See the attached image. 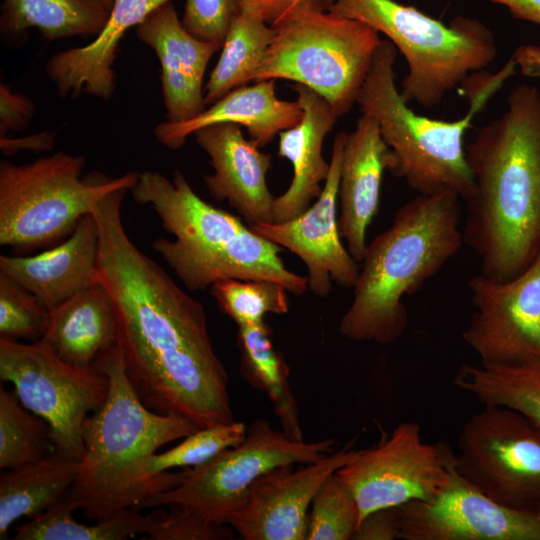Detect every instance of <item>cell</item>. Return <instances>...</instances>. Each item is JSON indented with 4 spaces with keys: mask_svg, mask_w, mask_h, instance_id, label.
<instances>
[{
    "mask_svg": "<svg viewBox=\"0 0 540 540\" xmlns=\"http://www.w3.org/2000/svg\"><path fill=\"white\" fill-rule=\"evenodd\" d=\"M170 510L151 512L153 524L149 540H223L232 539L229 524L208 521L181 505H169Z\"/></svg>",
    "mask_w": 540,
    "mask_h": 540,
    "instance_id": "obj_37",
    "label": "cell"
},
{
    "mask_svg": "<svg viewBox=\"0 0 540 540\" xmlns=\"http://www.w3.org/2000/svg\"><path fill=\"white\" fill-rule=\"evenodd\" d=\"M302 107L298 124L279 133L278 156L287 159L293 176L287 190L275 197L272 222L291 220L311 206L322 191L330 162L322 154L324 139L339 118L330 104L312 89L294 83Z\"/></svg>",
    "mask_w": 540,
    "mask_h": 540,
    "instance_id": "obj_22",
    "label": "cell"
},
{
    "mask_svg": "<svg viewBox=\"0 0 540 540\" xmlns=\"http://www.w3.org/2000/svg\"><path fill=\"white\" fill-rule=\"evenodd\" d=\"M236 12V0H186L182 23L195 37L222 46Z\"/></svg>",
    "mask_w": 540,
    "mask_h": 540,
    "instance_id": "obj_38",
    "label": "cell"
},
{
    "mask_svg": "<svg viewBox=\"0 0 540 540\" xmlns=\"http://www.w3.org/2000/svg\"><path fill=\"white\" fill-rule=\"evenodd\" d=\"M85 158L57 152L31 163H0V244L21 252L55 246L110 192L130 189L139 173L81 177Z\"/></svg>",
    "mask_w": 540,
    "mask_h": 540,
    "instance_id": "obj_9",
    "label": "cell"
},
{
    "mask_svg": "<svg viewBox=\"0 0 540 540\" xmlns=\"http://www.w3.org/2000/svg\"><path fill=\"white\" fill-rule=\"evenodd\" d=\"M49 321V310L29 291L0 273V337L38 338Z\"/></svg>",
    "mask_w": 540,
    "mask_h": 540,
    "instance_id": "obj_36",
    "label": "cell"
},
{
    "mask_svg": "<svg viewBox=\"0 0 540 540\" xmlns=\"http://www.w3.org/2000/svg\"><path fill=\"white\" fill-rule=\"evenodd\" d=\"M81 460L54 451L0 476V539L16 520L34 519L60 503L74 485Z\"/></svg>",
    "mask_w": 540,
    "mask_h": 540,
    "instance_id": "obj_26",
    "label": "cell"
},
{
    "mask_svg": "<svg viewBox=\"0 0 540 540\" xmlns=\"http://www.w3.org/2000/svg\"><path fill=\"white\" fill-rule=\"evenodd\" d=\"M134 200L152 208L174 239L157 238L152 248L191 291L224 279H267L295 295L307 278L289 270L282 248L254 233L239 216L216 208L195 193L180 170L172 179L156 171L139 173Z\"/></svg>",
    "mask_w": 540,
    "mask_h": 540,
    "instance_id": "obj_5",
    "label": "cell"
},
{
    "mask_svg": "<svg viewBox=\"0 0 540 540\" xmlns=\"http://www.w3.org/2000/svg\"><path fill=\"white\" fill-rule=\"evenodd\" d=\"M397 49L382 39L357 96L361 113L372 116L393 157V172L419 195L452 192L466 200L473 176L466 159L464 136L475 115L515 72L512 57L496 74L480 73L466 85L467 114L455 121L431 119L414 112L395 83Z\"/></svg>",
    "mask_w": 540,
    "mask_h": 540,
    "instance_id": "obj_6",
    "label": "cell"
},
{
    "mask_svg": "<svg viewBox=\"0 0 540 540\" xmlns=\"http://www.w3.org/2000/svg\"><path fill=\"white\" fill-rule=\"evenodd\" d=\"M34 114L35 106L27 96L13 92L8 85L1 83L0 137L25 129Z\"/></svg>",
    "mask_w": 540,
    "mask_h": 540,
    "instance_id": "obj_39",
    "label": "cell"
},
{
    "mask_svg": "<svg viewBox=\"0 0 540 540\" xmlns=\"http://www.w3.org/2000/svg\"><path fill=\"white\" fill-rule=\"evenodd\" d=\"M171 0H113L108 20L88 45L54 54L46 72L59 95L85 93L108 100L115 89L113 64L120 40L155 9Z\"/></svg>",
    "mask_w": 540,
    "mask_h": 540,
    "instance_id": "obj_23",
    "label": "cell"
},
{
    "mask_svg": "<svg viewBox=\"0 0 540 540\" xmlns=\"http://www.w3.org/2000/svg\"><path fill=\"white\" fill-rule=\"evenodd\" d=\"M500 4L508 8L517 19L540 26V0H482Z\"/></svg>",
    "mask_w": 540,
    "mask_h": 540,
    "instance_id": "obj_43",
    "label": "cell"
},
{
    "mask_svg": "<svg viewBox=\"0 0 540 540\" xmlns=\"http://www.w3.org/2000/svg\"><path fill=\"white\" fill-rule=\"evenodd\" d=\"M392 169L393 157L377 121L362 113L346 135L338 187L340 234L359 263L368 227L378 211L384 171Z\"/></svg>",
    "mask_w": 540,
    "mask_h": 540,
    "instance_id": "obj_20",
    "label": "cell"
},
{
    "mask_svg": "<svg viewBox=\"0 0 540 540\" xmlns=\"http://www.w3.org/2000/svg\"><path fill=\"white\" fill-rule=\"evenodd\" d=\"M128 189L93 208L99 231L96 281L111 296L127 377L140 400L200 428L234 421L228 374L205 309L131 241L121 217Z\"/></svg>",
    "mask_w": 540,
    "mask_h": 540,
    "instance_id": "obj_1",
    "label": "cell"
},
{
    "mask_svg": "<svg viewBox=\"0 0 540 540\" xmlns=\"http://www.w3.org/2000/svg\"><path fill=\"white\" fill-rule=\"evenodd\" d=\"M473 176L465 200L463 240L480 273L505 281L540 252V90L526 83L508 95L507 109L465 148Z\"/></svg>",
    "mask_w": 540,
    "mask_h": 540,
    "instance_id": "obj_2",
    "label": "cell"
},
{
    "mask_svg": "<svg viewBox=\"0 0 540 540\" xmlns=\"http://www.w3.org/2000/svg\"><path fill=\"white\" fill-rule=\"evenodd\" d=\"M327 9L371 26L393 43L408 64L401 96L425 108L441 103L498 53L493 32L476 18L459 15L446 25L395 0H334Z\"/></svg>",
    "mask_w": 540,
    "mask_h": 540,
    "instance_id": "obj_8",
    "label": "cell"
},
{
    "mask_svg": "<svg viewBox=\"0 0 540 540\" xmlns=\"http://www.w3.org/2000/svg\"><path fill=\"white\" fill-rule=\"evenodd\" d=\"M360 514L352 493L335 474L316 492L308 516L307 540H352Z\"/></svg>",
    "mask_w": 540,
    "mask_h": 540,
    "instance_id": "obj_35",
    "label": "cell"
},
{
    "mask_svg": "<svg viewBox=\"0 0 540 540\" xmlns=\"http://www.w3.org/2000/svg\"><path fill=\"white\" fill-rule=\"evenodd\" d=\"M136 36L156 53L166 121L191 120L205 109L203 80L206 67L221 45L191 34L171 1L151 12L136 26Z\"/></svg>",
    "mask_w": 540,
    "mask_h": 540,
    "instance_id": "obj_18",
    "label": "cell"
},
{
    "mask_svg": "<svg viewBox=\"0 0 540 540\" xmlns=\"http://www.w3.org/2000/svg\"><path fill=\"white\" fill-rule=\"evenodd\" d=\"M237 346L243 376L267 395L282 431L293 439L303 440L297 404L288 382L289 368L273 345L270 327L264 321L238 327Z\"/></svg>",
    "mask_w": 540,
    "mask_h": 540,
    "instance_id": "obj_28",
    "label": "cell"
},
{
    "mask_svg": "<svg viewBox=\"0 0 540 540\" xmlns=\"http://www.w3.org/2000/svg\"><path fill=\"white\" fill-rule=\"evenodd\" d=\"M275 83L276 80L270 79L239 87L191 120L158 124L154 135L168 149L177 150L190 135L203 127L232 123L245 127L250 140L263 147L280 132L298 124L303 114L297 100L277 97Z\"/></svg>",
    "mask_w": 540,
    "mask_h": 540,
    "instance_id": "obj_24",
    "label": "cell"
},
{
    "mask_svg": "<svg viewBox=\"0 0 540 540\" xmlns=\"http://www.w3.org/2000/svg\"><path fill=\"white\" fill-rule=\"evenodd\" d=\"M358 451L347 446L299 469L283 466L262 475L228 524L244 540H305L316 492Z\"/></svg>",
    "mask_w": 540,
    "mask_h": 540,
    "instance_id": "obj_17",
    "label": "cell"
},
{
    "mask_svg": "<svg viewBox=\"0 0 540 540\" xmlns=\"http://www.w3.org/2000/svg\"><path fill=\"white\" fill-rule=\"evenodd\" d=\"M74 511L62 504L19 525L14 540H124L137 534H149L153 520L151 513L143 515L134 507L119 510L94 525L78 523Z\"/></svg>",
    "mask_w": 540,
    "mask_h": 540,
    "instance_id": "obj_31",
    "label": "cell"
},
{
    "mask_svg": "<svg viewBox=\"0 0 540 540\" xmlns=\"http://www.w3.org/2000/svg\"><path fill=\"white\" fill-rule=\"evenodd\" d=\"M273 35L262 21L236 13L221 46V54L204 87L205 105L254 82Z\"/></svg>",
    "mask_w": 540,
    "mask_h": 540,
    "instance_id": "obj_30",
    "label": "cell"
},
{
    "mask_svg": "<svg viewBox=\"0 0 540 540\" xmlns=\"http://www.w3.org/2000/svg\"><path fill=\"white\" fill-rule=\"evenodd\" d=\"M109 13L100 0H2L0 31L16 41L33 27L47 40L97 36Z\"/></svg>",
    "mask_w": 540,
    "mask_h": 540,
    "instance_id": "obj_27",
    "label": "cell"
},
{
    "mask_svg": "<svg viewBox=\"0 0 540 540\" xmlns=\"http://www.w3.org/2000/svg\"><path fill=\"white\" fill-rule=\"evenodd\" d=\"M99 231L93 213L60 243L33 256H0V273L32 293L49 311L96 283Z\"/></svg>",
    "mask_w": 540,
    "mask_h": 540,
    "instance_id": "obj_21",
    "label": "cell"
},
{
    "mask_svg": "<svg viewBox=\"0 0 540 540\" xmlns=\"http://www.w3.org/2000/svg\"><path fill=\"white\" fill-rule=\"evenodd\" d=\"M346 135L344 131L336 135L325 184L308 209L285 222L248 225L260 237L302 260L307 269V289L318 297L329 295L332 282L352 288L360 269V263L342 243L338 224V187Z\"/></svg>",
    "mask_w": 540,
    "mask_h": 540,
    "instance_id": "obj_16",
    "label": "cell"
},
{
    "mask_svg": "<svg viewBox=\"0 0 540 540\" xmlns=\"http://www.w3.org/2000/svg\"><path fill=\"white\" fill-rule=\"evenodd\" d=\"M193 135L213 168L203 177L209 194L218 202L227 201L248 225L272 222L275 196L266 182L272 156L246 139L237 124H214Z\"/></svg>",
    "mask_w": 540,
    "mask_h": 540,
    "instance_id": "obj_19",
    "label": "cell"
},
{
    "mask_svg": "<svg viewBox=\"0 0 540 540\" xmlns=\"http://www.w3.org/2000/svg\"><path fill=\"white\" fill-rule=\"evenodd\" d=\"M113 0H100V2L108 9L111 10Z\"/></svg>",
    "mask_w": 540,
    "mask_h": 540,
    "instance_id": "obj_44",
    "label": "cell"
},
{
    "mask_svg": "<svg viewBox=\"0 0 540 540\" xmlns=\"http://www.w3.org/2000/svg\"><path fill=\"white\" fill-rule=\"evenodd\" d=\"M323 4L301 0L271 25L272 39L254 82L284 79L304 85L341 117L356 103L382 39L371 26Z\"/></svg>",
    "mask_w": 540,
    "mask_h": 540,
    "instance_id": "obj_7",
    "label": "cell"
},
{
    "mask_svg": "<svg viewBox=\"0 0 540 540\" xmlns=\"http://www.w3.org/2000/svg\"><path fill=\"white\" fill-rule=\"evenodd\" d=\"M247 432L242 422H231L199 428L175 447L154 453L142 463L141 473L145 479L162 477L174 468L192 469L199 467L222 451L240 443Z\"/></svg>",
    "mask_w": 540,
    "mask_h": 540,
    "instance_id": "obj_33",
    "label": "cell"
},
{
    "mask_svg": "<svg viewBox=\"0 0 540 540\" xmlns=\"http://www.w3.org/2000/svg\"><path fill=\"white\" fill-rule=\"evenodd\" d=\"M55 134L45 131L38 134L21 138L0 137V148L2 152L9 156L21 150H31L34 152L49 151L54 147Z\"/></svg>",
    "mask_w": 540,
    "mask_h": 540,
    "instance_id": "obj_42",
    "label": "cell"
},
{
    "mask_svg": "<svg viewBox=\"0 0 540 540\" xmlns=\"http://www.w3.org/2000/svg\"><path fill=\"white\" fill-rule=\"evenodd\" d=\"M65 362L91 368L117 344L114 305L98 281L49 311V321L38 340Z\"/></svg>",
    "mask_w": 540,
    "mask_h": 540,
    "instance_id": "obj_25",
    "label": "cell"
},
{
    "mask_svg": "<svg viewBox=\"0 0 540 540\" xmlns=\"http://www.w3.org/2000/svg\"><path fill=\"white\" fill-rule=\"evenodd\" d=\"M334 445L333 439H293L258 419L240 443L188 469L180 485L148 497L140 507L181 505L208 521L228 524L262 475L283 466L317 462L332 453Z\"/></svg>",
    "mask_w": 540,
    "mask_h": 540,
    "instance_id": "obj_10",
    "label": "cell"
},
{
    "mask_svg": "<svg viewBox=\"0 0 540 540\" xmlns=\"http://www.w3.org/2000/svg\"><path fill=\"white\" fill-rule=\"evenodd\" d=\"M300 1H301V0H299V2H300ZM323 1L326 3V5H327V7H328L330 4H332V2H333L334 0H323Z\"/></svg>",
    "mask_w": 540,
    "mask_h": 540,
    "instance_id": "obj_45",
    "label": "cell"
},
{
    "mask_svg": "<svg viewBox=\"0 0 540 540\" xmlns=\"http://www.w3.org/2000/svg\"><path fill=\"white\" fill-rule=\"evenodd\" d=\"M455 468L491 499L540 511V428L520 412L483 405L462 426Z\"/></svg>",
    "mask_w": 540,
    "mask_h": 540,
    "instance_id": "obj_12",
    "label": "cell"
},
{
    "mask_svg": "<svg viewBox=\"0 0 540 540\" xmlns=\"http://www.w3.org/2000/svg\"><path fill=\"white\" fill-rule=\"evenodd\" d=\"M400 539L397 507L383 508L367 514L359 523L352 540Z\"/></svg>",
    "mask_w": 540,
    "mask_h": 540,
    "instance_id": "obj_40",
    "label": "cell"
},
{
    "mask_svg": "<svg viewBox=\"0 0 540 540\" xmlns=\"http://www.w3.org/2000/svg\"><path fill=\"white\" fill-rule=\"evenodd\" d=\"M455 472V452L445 441L425 442L416 422H402L374 447L334 474L352 493L360 520L369 513L428 500L440 493Z\"/></svg>",
    "mask_w": 540,
    "mask_h": 540,
    "instance_id": "obj_13",
    "label": "cell"
},
{
    "mask_svg": "<svg viewBox=\"0 0 540 540\" xmlns=\"http://www.w3.org/2000/svg\"><path fill=\"white\" fill-rule=\"evenodd\" d=\"M108 379L104 403L84 421V455L77 479L62 504L99 521L148 497L176 488L188 469L145 479L142 463L156 451L200 427L149 409L131 385L117 344L94 364Z\"/></svg>",
    "mask_w": 540,
    "mask_h": 540,
    "instance_id": "obj_3",
    "label": "cell"
},
{
    "mask_svg": "<svg viewBox=\"0 0 540 540\" xmlns=\"http://www.w3.org/2000/svg\"><path fill=\"white\" fill-rule=\"evenodd\" d=\"M468 289L474 311L463 339L479 364L540 363V252L514 278L500 281L479 273Z\"/></svg>",
    "mask_w": 540,
    "mask_h": 540,
    "instance_id": "obj_14",
    "label": "cell"
},
{
    "mask_svg": "<svg viewBox=\"0 0 540 540\" xmlns=\"http://www.w3.org/2000/svg\"><path fill=\"white\" fill-rule=\"evenodd\" d=\"M299 0H236V13L273 25Z\"/></svg>",
    "mask_w": 540,
    "mask_h": 540,
    "instance_id": "obj_41",
    "label": "cell"
},
{
    "mask_svg": "<svg viewBox=\"0 0 540 540\" xmlns=\"http://www.w3.org/2000/svg\"><path fill=\"white\" fill-rule=\"evenodd\" d=\"M48 424L0 388V468L14 469L54 452Z\"/></svg>",
    "mask_w": 540,
    "mask_h": 540,
    "instance_id": "obj_32",
    "label": "cell"
},
{
    "mask_svg": "<svg viewBox=\"0 0 540 540\" xmlns=\"http://www.w3.org/2000/svg\"><path fill=\"white\" fill-rule=\"evenodd\" d=\"M0 378L12 383L20 403L48 424L55 451L83 458L84 421L108 394L102 371L71 365L40 341L0 337Z\"/></svg>",
    "mask_w": 540,
    "mask_h": 540,
    "instance_id": "obj_11",
    "label": "cell"
},
{
    "mask_svg": "<svg viewBox=\"0 0 540 540\" xmlns=\"http://www.w3.org/2000/svg\"><path fill=\"white\" fill-rule=\"evenodd\" d=\"M220 309L238 327L264 321L266 314H285L290 307L288 290L267 279H224L210 287Z\"/></svg>",
    "mask_w": 540,
    "mask_h": 540,
    "instance_id": "obj_34",
    "label": "cell"
},
{
    "mask_svg": "<svg viewBox=\"0 0 540 540\" xmlns=\"http://www.w3.org/2000/svg\"><path fill=\"white\" fill-rule=\"evenodd\" d=\"M461 201L452 192L417 194L367 243L338 325L342 337L387 345L402 336L408 324L404 296L436 276L464 243Z\"/></svg>",
    "mask_w": 540,
    "mask_h": 540,
    "instance_id": "obj_4",
    "label": "cell"
},
{
    "mask_svg": "<svg viewBox=\"0 0 540 540\" xmlns=\"http://www.w3.org/2000/svg\"><path fill=\"white\" fill-rule=\"evenodd\" d=\"M404 540H540V511L503 505L456 471L428 500L397 507Z\"/></svg>",
    "mask_w": 540,
    "mask_h": 540,
    "instance_id": "obj_15",
    "label": "cell"
},
{
    "mask_svg": "<svg viewBox=\"0 0 540 540\" xmlns=\"http://www.w3.org/2000/svg\"><path fill=\"white\" fill-rule=\"evenodd\" d=\"M453 383L483 405L518 411L540 428V363L505 367L464 364Z\"/></svg>",
    "mask_w": 540,
    "mask_h": 540,
    "instance_id": "obj_29",
    "label": "cell"
}]
</instances>
